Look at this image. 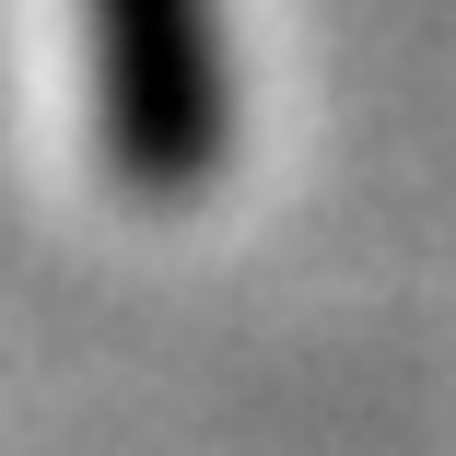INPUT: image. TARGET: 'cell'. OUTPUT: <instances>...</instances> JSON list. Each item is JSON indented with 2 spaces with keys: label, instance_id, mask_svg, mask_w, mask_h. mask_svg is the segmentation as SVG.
Wrapping results in <instances>:
<instances>
[{
  "label": "cell",
  "instance_id": "1",
  "mask_svg": "<svg viewBox=\"0 0 456 456\" xmlns=\"http://www.w3.org/2000/svg\"><path fill=\"white\" fill-rule=\"evenodd\" d=\"M94 152L141 211L211 200L234 164V24L223 0H70Z\"/></svg>",
  "mask_w": 456,
  "mask_h": 456
}]
</instances>
